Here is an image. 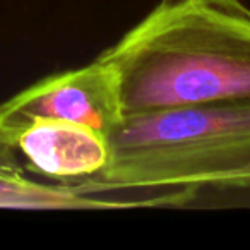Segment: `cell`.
Here are the masks:
<instances>
[{"instance_id":"5b68a950","label":"cell","mask_w":250,"mask_h":250,"mask_svg":"<svg viewBox=\"0 0 250 250\" xmlns=\"http://www.w3.org/2000/svg\"><path fill=\"white\" fill-rule=\"evenodd\" d=\"M93 195L79 185H46L28 180L22 173H0V209H117L175 201V195L139 202L106 201Z\"/></svg>"},{"instance_id":"3957f363","label":"cell","mask_w":250,"mask_h":250,"mask_svg":"<svg viewBox=\"0 0 250 250\" xmlns=\"http://www.w3.org/2000/svg\"><path fill=\"white\" fill-rule=\"evenodd\" d=\"M124 117L118 72L96 57L79 69L43 77L0 103V141L14 147L18 134L38 120L76 122L106 136Z\"/></svg>"},{"instance_id":"6da1fadb","label":"cell","mask_w":250,"mask_h":250,"mask_svg":"<svg viewBox=\"0 0 250 250\" xmlns=\"http://www.w3.org/2000/svg\"><path fill=\"white\" fill-rule=\"evenodd\" d=\"M98 59L118 72L125 115L250 101V7L242 0H160Z\"/></svg>"},{"instance_id":"8992f818","label":"cell","mask_w":250,"mask_h":250,"mask_svg":"<svg viewBox=\"0 0 250 250\" xmlns=\"http://www.w3.org/2000/svg\"><path fill=\"white\" fill-rule=\"evenodd\" d=\"M0 173H22V168L16 158V149L0 141Z\"/></svg>"},{"instance_id":"7a4b0ae2","label":"cell","mask_w":250,"mask_h":250,"mask_svg":"<svg viewBox=\"0 0 250 250\" xmlns=\"http://www.w3.org/2000/svg\"><path fill=\"white\" fill-rule=\"evenodd\" d=\"M106 141V165L79 184L87 194L250 187V101L180 104L125 115Z\"/></svg>"},{"instance_id":"277c9868","label":"cell","mask_w":250,"mask_h":250,"mask_svg":"<svg viewBox=\"0 0 250 250\" xmlns=\"http://www.w3.org/2000/svg\"><path fill=\"white\" fill-rule=\"evenodd\" d=\"M12 146L31 170L59 180L93 177L108 161L106 136L76 122H33L18 134Z\"/></svg>"}]
</instances>
